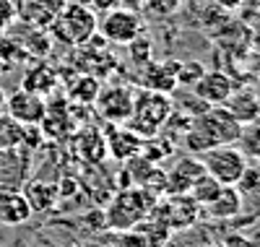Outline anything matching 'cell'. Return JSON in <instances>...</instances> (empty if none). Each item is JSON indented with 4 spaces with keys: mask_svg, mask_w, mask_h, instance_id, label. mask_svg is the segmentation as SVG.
Segmentation results:
<instances>
[{
    "mask_svg": "<svg viewBox=\"0 0 260 247\" xmlns=\"http://www.w3.org/2000/svg\"><path fill=\"white\" fill-rule=\"evenodd\" d=\"M240 130H242V125L229 115L224 104H213L206 112H201L198 117H192V125L185 133V146L192 153L203 156L208 148L237 143Z\"/></svg>",
    "mask_w": 260,
    "mask_h": 247,
    "instance_id": "cell-1",
    "label": "cell"
},
{
    "mask_svg": "<svg viewBox=\"0 0 260 247\" xmlns=\"http://www.w3.org/2000/svg\"><path fill=\"white\" fill-rule=\"evenodd\" d=\"M172 109H175V104H172L169 94L143 88V91H138L136 99H133V115H130V120H127V128L141 138L143 136L151 138V136L159 133V128H164Z\"/></svg>",
    "mask_w": 260,
    "mask_h": 247,
    "instance_id": "cell-2",
    "label": "cell"
},
{
    "mask_svg": "<svg viewBox=\"0 0 260 247\" xmlns=\"http://www.w3.org/2000/svg\"><path fill=\"white\" fill-rule=\"evenodd\" d=\"M50 26L57 39L81 47L96 34V13L83 3H65Z\"/></svg>",
    "mask_w": 260,
    "mask_h": 247,
    "instance_id": "cell-3",
    "label": "cell"
},
{
    "mask_svg": "<svg viewBox=\"0 0 260 247\" xmlns=\"http://www.w3.org/2000/svg\"><path fill=\"white\" fill-rule=\"evenodd\" d=\"M201 162H203L206 174L213 177L219 185H237L240 177H242V172L247 169V156L237 148V143L208 148L201 156Z\"/></svg>",
    "mask_w": 260,
    "mask_h": 247,
    "instance_id": "cell-4",
    "label": "cell"
},
{
    "mask_svg": "<svg viewBox=\"0 0 260 247\" xmlns=\"http://www.w3.org/2000/svg\"><path fill=\"white\" fill-rule=\"evenodd\" d=\"M143 34L141 16L127 8H112L96 18V37H102L107 44H130Z\"/></svg>",
    "mask_w": 260,
    "mask_h": 247,
    "instance_id": "cell-5",
    "label": "cell"
},
{
    "mask_svg": "<svg viewBox=\"0 0 260 247\" xmlns=\"http://www.w3.org/2000/svg\"><path fill=\"white\" fill-rule=\"evenodd\" d=\"M133 99H136V94L130 91L127 86L112 83V86L99 88L94 104H96V112L104 120H110L112 125H122V122L130 120V115H133Z\"/></svg>",
    "mask_w": 260,
    "mask_h": 247,
    "instance_id": "cell-6",
    "label": "cell"
},
{
    "mask_svg": "<svg viewBox=\"0 0 260 247\" xmlns=\"http://www.w3.org/2000/svg\"><path fill=\"white\" fill-rule=\"evenodd\" d=\"M148 206H151V200H146V193L141 188L127 190L115 200V206L104 213V221L110 224V227H117V229H130L143 219Z\"/></svg>",
    "mask_w": 260,
    "mask_h": 247,
    "instance_id": "cell-7",
    "label": "cell"
},
{
    "mask_svg": "<svg viewBox=\"0 0 260 247\" xmlns=\"http://www.w3.org/2000/svg\"><path fill=\"white\" fill-rule=\"evenodd\" d=\"M26 174H29V151H24V146L0 151V195L21 190L26 185Z\"/></svg>",
    "mask_w": 260,
    "mask_h": 247,
    "instance_id": "cell-8",
    "label": "cell"
},
{
    "mask_svg": "<svg viewBox=\"0 0 260 247\" xmlns=\"http://www.w3.org/2000/svg\"><path fill=\"white\" fill-rule=\"evenodd\" d=\"M6 112L21 125H42L47 115L45 99L26 91V88H18L11 97H6Z\"/></svg>",
    "mask_w": 260,
    "mask_h": 247,
    "instance_id": "cell-9",
    "label": "cell"
},
{
    "mask_svg": "<svg viewBox=\"0 0 260 247\" xmlns=\"http://www.w3.org/2000/svg\"><path fill=\"white\" fill-rule=\"evenodd\" d=\"M203 174H206L203 162L185 156V159L175 162V167H172L169 172H164V190L169 195H187V190L198 182Z\"/></svg>",
    "mask_w": 260,
    "mask_h": 247,
    "instance_id": "cell-10",
    "label": "cell"
},
{
    "mask_svg": "<svg viewBox=\"0 0 260 247\" xmlns=\"http://www.w3.org/2000/svg\"><path fill=\"white\" fill-rule=\"evenodd\" d=\"M234 88L237 86H234L232 76H226L224 71H206L203 78L192 86V94L198 97L201 102L213 107V104H224L232 97Z\"/></svg>",
    "mask_w": 260,
    "mask_h": 247,
    "instance_id": "cell-11",
    "label": "cell"
},
{
    "mask_svg": "<svg viewBox=\"0 0 260 247\" xmlns=\"http://www.w3.org/2000/svg\"><path fill=\"white\" fill-rule=\"evenodd\" d=\"M62 6L65 3H60V0H16L13 3L16 18H21L24 24H29L34 29L50 26Z\"/></svg>",
    "mask_w": 260,
    "mask_h": 247,
    "instance_id": "cell-12",
    "label": "cell"
},
{
    "mask_svg": "<svg viewBox=\"0 0 260 247\" xmlns=\"http://www.w3.org/2000/svg\"><path fill=\"white\" fill-rule=\"evenodd\" d=\"M177 60H164V63H146L143 65V88L148 91H161L172 94L177 88Z\"/></svg>",
    "mask_w": 260,
    "mask_h": 247,
    "instance_id": "cell-13",
    "label": "cell"
},
{
    "mask_svg": "<svg viewBox=\"0 0 260 247\" xmlns=\"http://www.w3.org/2000/svg\"><path fill=\"white\" fill-rule=\"evenodd\" d=\"M31 213L34 211L21 190L0 195V224H6V227H21V224H26L31 219Z\"/></svg>",
    "mask_w": 260,
    "mask_h": 247,
    "instance_id": "cell-14",
    "label": "cell"
},
{
    "mask_svg": "<svg viewBox=\"0 0 260 247\" xmlns=\"http://www.w3.org/2000/svg\"><path fill=\"white\" fill-rule=\"evenodd\" d=\"M206 213L216 221H226V219H234L237 213L242 211V193L237 190L234 185H221L219 195H216L208 206H203Z\"/></svg>",
    "mask_w": 260,
    "mask_h": 247,
    "instance_id": "cell-15",
    "label": "cell"
},
{
    "mask_svg": "<svg viewBox=\"0 0 260 247\" xmlns=\"http://www.w3.org/2000/svg\"><path fill=\"white\" fill-rule=\"evenodd\" d=\"M226 112L240 122V125H247V122H255L260 117V102L257 97L250 91V88H242V91H232V97L224 102Z\"/></svg>",
    "mask_w": 260,
    "mask_h": 247,
    "instance_id": "cell-16",
    "label": "cell"
},
{
    "mask_svg": "<svg viewBox=\"0 0 260 247\" xmlns=\"http://www.w3.org/2000/svg\"><path fill=\"white\" fill-rule=\"evenodd\" d=\"M21 193L26 195L29 206L34 213H47L57 208V200H60V188L50 185V182H39V179H31L29 185L21 188Z\"/></svg>",
    "mask_w": 260,
    "mask_h": 247,
    "instance_id": "cell-17",
    "label": "cell"
},
{
    "mask_svg": "<svg viewBox=\"0 0 260 247\" xmlns=\"http://www.w3.org/2000/svg\"><path fill=\"white\" fill-rule=\"evenodd\" d=\"M104 141H107V148H112V156L117 162L133 159V156L138 153V148H141V143H143V138L136 136L130 128H117V125L110 128V133L104 136Z\"/></svg>",
    "mask_w": 260,
    "mask_h": 247,
    "instance_id": "cell-18",
    "label": "cell"
},
{
    "mask_svg": "<svg viewBox=\"0 0 260 247\" xmlns=\"http://www.w3.org/2000/svg\"><path fill=\"white\" fill-rule=\"evenodd\" d=\"M57 86V73L50 68V65H34L24 73V83L21 88H26V91L42 97V94H50L52 88Z\"/></svg>",
    "mask_w": 260,
    "mask_h": 247,
    "instance_id": "cell-19",
    "label": "cell"
},
{
    "mask_svg": "<svg viewBox=\"0 0 260 247\" xmlns=\"http://www.w3.org/2000/svg\"><path fill=\"white\" fill-rule=\"evenodd\" d=\"M24 143V125L16 122L8 112H0V151Z\"/></svg>",
    "mask_w": 260,
    "mask_h": 247,
    "instance_id": "cell-20",
    "label": "cell"
},
{
    "mask_svg": "<svg viewBox=\"0 0 260 247\" xmlns=\"http://www.w3.org/2000/svg\"><path fill=\"white\" fill-rule=\"evenodd\" d=\"M99 88H102V86H99V78L89 73V76H78V78L73 81V86L68 88V94H71V99L78 102V104H94Z\"/></svg>",
    "mask_w": 260,
    "mask_h": 247,
    "instance_id": "cell-21",
    "label": "cell"
},
{
    "mask_svg": "<svg viewBox=\"0 0 260 247\" xmlns=\"http://www.w3.org/2000/svg\"><path fill=\"white\" fill-rule=\"evenodd\" d=\"M237 148H240L247 159H260V120L242 125L240 138H237Z\"/></svg>",
    "mask_w": 260,
    "mask_h": 247,
    "instance_id": "cell-22",
    "label": "cell"
},
{
    "mask_svg": "<svg viewBox=\"0 0 260 247\" xmlns=\"http://www.w3.org/2000/svg\"><path fill=\"white\" fill-rule=\"evenodd\" d=\"M219 190H221V185L216 182L213 177L203 174V177L198 179V182H195V185L187 190V198L192 200L195 206H201V208H203V206H208V203H211V200H213L216 195H219Z\"/></svg>",
    "mask_w": 260,
    "mask_h": 247,
    "instance_id": "cell-23",
    "label": "cell"
},
{
    "mask_svg": "<svg viewBox=\"0 0 260 247\" xmlns=\"http://www.w3.org/2000/svg\"><path fill=\"white\" fill-rule=\"evenodd\" d=\"M203 73H206L203 63H198V60H182V63L177 65V86L192 88L195 83L203 78Z\"/></svg>",
    "mask_w": 260,
    "mask_h": 247,
    "instance_id": "cell-24",
    "label": "cell"
},
{
    "mask_svg": "<svg viewBox=\"0 0 260 247\" xmlns=\"http://www.w3.org/2000/svg\"><path fill=\"white\" fill-rule=\"evenodd\" d=\"M234 188L240 190V193H260V169L247 164V169L242 172L240 182H237Z\"/></svg>",
    "mask_w": 260,
    "mask_h": 247,
    "instance_id": "cell-25",
    "label": "cell"
},
{
    "mask_svg": "<svg viewBox=\"0 0 260 247\" xmlns=\"http://www.w3.org/2000/svg\"><path fill=\"white\" fill-rule=\"evenodd\" d=\"M221 247H250V237L245 232H240V229H232V232L224 234Z\"/></svg>",
    "mask_w": 260,
    "mask_h": 247,
    "instance_id": "cell-26",
    "label": "cell"
},
{
    "mask_svg": "<svg viewBox=\"0 0 260 247\" xmlns=\"http://www.w3.org/2000/svg\"><path fill=\"white\" fill-rule=\"evenodd\" d=\"M83 6H89L94 13H107L112 8H120V0H81Z\"/></svg>",
    "mask_w": 260,
    "mask_h": 247,
    "instance_id": "cell-27",
    "label": "cell"
},
{
    "mask_svg": "<svg viewBox=\"0 0 260 247\" xmlns=\"http://www.w3.org/2000/svg\"><path fill=\"white\" fill-rule=\"evenodd\" d=\"M13 18H16L13 0H0V29H6Z\"/></svg>",
    "mask_w": 260,
    "mask_h": 247,
    "instance_id": "cell-28",
    "label": "cell"
},
{
    "mask_svg": "<svg viewBox=\"0 0 260 247\" xmlns=\"http://www.w3.org/2000/svg\"><path fill=\"white\" fill-rule=\"evenodd\" d=\"M213 3H216V6H224V8H237L242 0H213Z\"/></svg>",
    "mask_w": 260,
    "mask_h": 247,
    "instance_id": "cell-29",
    "label": "cell"
},
{
    "mask_svg": "<svg viewBox=\"0 0 260 247\" xmlns=\"http://www.w3.org/2000/svg\"><path fill=\"white\" fill-rule=\"evenodd\" d=\"M247 237H250V247H260V227L252 234H247Z\"/></svg>",
    "mask_w": 260,
    "mask_h": 247,
    "instance_id": "cell-30",
    "label": "cell"
},
{
    "mask_svg": "<svg viewBox=\"0 0 260 247\" xmlns=\"http://www.w3.org/2000/svg\"><path fill=\"white\" fill-rule=\"evenodd\" d=\"M3 102H6V94H3V91H0V107H3Z\"/></svg>",
    "mask_w": 260,
    "mask_h": 247,
    "instance_id": "cell-31",
    "label": "cell"
},
{
    "mask_svg": "<svg viewBox=\"0 0 260 247\" xmlns=\"http://www.w3.org/2000/svg\"><path fill=\"white\" fill-rule=\"evenodd\" d=\"M60 3H81V0H60Z\"/></svg>",
    "mask_w": 260,
    "mask_h": 247,
    "instance_id": "cell-32",
    "label": "cell"
},
{
    "mask_svg": "<svg viewBox=\"0 0 260 247\" xmlns=\"http://www.w3.org/2000/svg\"><path fill=\"white\" fill-rule=\"evenodd\" d=\"M198 247H221V244H198Z\"/></svg>",
    "mask_w": 260,
    "mask_h": 247,
    "instance_id": "cell-33",
    "label": "cell"
}]
</instances>
